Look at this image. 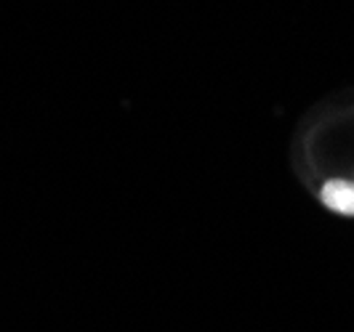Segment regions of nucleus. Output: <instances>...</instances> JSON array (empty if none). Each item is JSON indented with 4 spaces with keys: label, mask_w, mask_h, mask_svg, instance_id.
<instances>
[{
    "label": "nucleus",
    "mask_w": 354,
    "mask_h": 332,
    "mask_svg": "<svg viewBox=\"0 0 354 332\" xmlns=\"http://www.w3.org/2000/svg\"><path fill=\"white\" fill-rule=\"evenodd\" d=\"M322 199L325 205L336 213H344V215H354V184L352 181H330L325 184L322 189Z\"/></svg>",
    "instance_id": "f257e3e1"
}]
</instances>
